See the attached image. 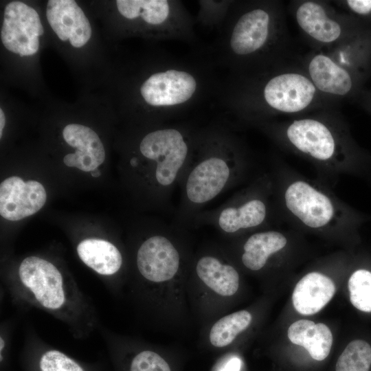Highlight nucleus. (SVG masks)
Wrapping results in <instances>:
<instances>
[{"instance_id": "25", "label": "nucleus", "mask_w": 371, "mask_h": 371, "mask_svg": "<svg viewBox=\"0 0 371 371\" xmlns=\"http://www.w3.org/2000/svg\"><path fill=\"white\" fill-rule=\"evenodd\" d=\"M234 0H199L195 23L216 32L223 25Z\"/></svg>"}, {"instance_id": "30", "label": "nucleus", "mask_w": 371, "mask_h": 371, "mask_svg": "<svg viewBox=\"0 0 371 371\" xmlns=\"http://www.w3.org/2000/svg\"><path fill=\"white\" fill-rule=\"evenodd\" d=\"M241 366V359L238 357H233L227 360L218 371H240Z\"/></svg>"}, {"instance_id": "1", "label": "nucleus", "mask_w": 371, "mask_h": 371, "mask_svg": "<svg viewBox=\"0 0 371 371\" xmlns=\"http://www.w3.org/2000/svg\"><path fill=\"white\" fill-rule=\"evenodd\" d=\"M280 148L307 161L330 187L349 175L371 186V153L354 138L337 108L274 120L254 126Z\"/></svg>"}, {"instance_id": "19", "label": "nucleus", "mask_w": 371, "mask_h": 371, "mask_svg": "<svg viewBox=\"0 0 371 371\" xmlns=\"http://www.w3.org/2000/svg\"><path fill=\"white\" fill-rule=\"evenodd\" d=\"M194 269L200 281L217 295L232 296L239 288L238 270L218 255L207 253L200 256Z\"/></svg>"}, {"instance_id": "7", "label": "nucleus", "mask_w": 371, "mask_h": 371, "mask_svg": "<svg viewBox=\"0 0 371 371\" xmlns=\"http://www.w3.org/2000/svg\"><path fill=\"white\" fill-rule=\"evenodd\" d=\"M282 223L269 172L258 176L219 207L199 212L192 225H210L225 236L239 238Z\"/></svg>"}, {"instance_id": "31", "label": "nucleus", "mask_w": 371, "mask_h": 371, "mask_svg": "<svg viewBox=\"0 0 371 371\" xmlns=\"http://www.w3.org/2000/svg\"><path fill=\"white\" fill-rule=\"evenodd\" d=\"M5 124V117L2 109H0V137H2L3 129Z\"/></svg>"}, {"instance_id": "2", "label": "nucleus", "mask_w": 371, "mask_h": 371, "mask_svg": "<svg viewBox=\"0 0 371 371\" xmlns=\"http://www.w3.org/2000/svg\"><path fill=\"white\" fill-rule=\"evenodd\" d=\"M217 93L223 107L244 126L339 105L318 91L300 54L263 70L227 74Z\"/></svg>"}, {"instance_id": "13", "label": "nucleus", "mask_w": 371, "mask_h": 371, "mask_svg": "<svg viewBox=\"0 0 371 371\" xmlns=\"http://www.w3.org/2000/svg\"><path fill=\"white\" fill-rule=\"evenodd\" d=\"M19 276L23 286L43 307L57 311L65 305L63 278L52 262L38 256L27 257L19 266Z\"/></svg>"}, {"instance_id": "4", "label": "nucleus", "mask_w": 371, "mask_h": 371, "mask_svg": "<svg viewBox=\"0 0 371 371\" xmlns=\"http://www.w3.org/2000/svg\"><path fill=\"white\" fill-rule=\"evenodd\" d=\"M253 163L252 153L232 125L215 123L199 128L194 150L180 183L181 202L175 225H192L202 208L242 182Z\"/></svg>"}, {"instance_id": "5", "label": "nucleus", "mask_w": 371, "mask_h": 371, "mask_svg": "<svg viewBox=\"0 0 371 371\" xmlns=\"http://www.w3.org/2000/svg\"><path fill=\"white\" fill-rule=\"evenodd\" d=\"M275 197L283 223L298 229L357 241L371 215L339 199L332 187L311 179L278 157L271 159Z\"/></svg>"}, {"instance_id": "33", "label": "nucleus", "mask_w": 371, "mask_h": 371, "mask_svg": "<svg viewBox=\"0 0 371 371\" xmlns=\"http://www.w3.org/2000/svg\"><path fill=\"white\" fill-rule=\"evenodd\" d=\"M91 174L94 177H98L100 175V171L98 169L91 172Z\"/></svg>"}, {"instance_id": "16", "label": "nucleus", "mask_w": 371, "mask_h": 371, "mask_svg": "<svg viewBox=\"0 0 371 371\" xmlns=\"http://www.w3.org/2000/svg\"><path fill=\"white\" fill-rule=\"evenodd\" d=\"M46 16L56 36L74 47L84 46L91 38L90 23L74 0H49Z\"/></svg>"}, {"instance_id": "26", "label": "nucleus", "mask_w": 371, "mask_h": 371, "mask_svg": "<svg viewBox=\"0 0 371 371\" xmlns=\"http://www.w3.org/2000/svg\"><path fill=\"white\" fill-rule=\"evenodd\" d=\"M28 371H87L75 359L54 349L46 350L27 363Z\"/></svg>"}, {"instance_id": "12", "label": "nucleus", "mask_w": 371, "mask_h": 371, "mask_svg": "<svg viewBox=\"0 0 371 371\" xmlns=\"http://www.w3.org/2000/svg\"><path fill=\"white\" fill-rule=\"evenodd\" d=\"M44 29L37 12L25 3L14 1L4 10L1 39L4 47L21 56H32L39 48Z\"/></svg>"}, {"instance_id": "32", "label": "nucleus", "mask_w": 371, "mask_h": 371, "mask_svg": "<svg viewBox=\"0 0 371 371\" xmlns=\"http://www.w3.org/2000/svg\"><path fill=\"white\" fill-rule=\"evenodd\" d=\"M4 346H5L4 340L2 339V337H1V339H0V352H1V355L2 354V352L3 351Z\"/></svg>"}, {"instance_id": "15", "label": "nucleus", "mask_w": 371, "mask_h": 371, "mask_svg": "<svg viewBox=\"0 0 371 371\" xmlns=\"http://www.w3.org/2000/svg\"><path fill=\"white\" fill-rule=\"evenodd\" d=\"M241 243L239 260L247 270L257 272L265 269L270 261L289 247L287 232L269 227L239 237Z\"/></svg>"}, {"instance_id": "23", "label": "nucleus", "mask_w": 371, "mask_h": 371, "mask_svg": "<svg viewBox=\"0 0 371 371\" xmlns=\"http://www.w3.org/2000/svg\"><path fill=\"white\" fill-rule=\"evenodd\" d=\"M370 366V344L363 339H355L339 357L335 371H369Z\"/></svg>"}, {"instance_id": "6", "label": "nucleus", "mask_w": 371, "mask_h": 371, "mask_svg": "<svg viewBox=\"0 0 371 371\" xmlns=\"http://www.w3.org/2000/svg\"><path fill=\"white\" fill-rule=\"evenodd\" d=\"M199 128L190 124L166 123L156 125L139 139L129 166L142 175L152 195L168 204L179 186L192 159Z\"/></svg>"}, {"instance_id": "24", "label": "nucleus", "mask_w": 371, "mask_h": 371, "mask_svg": "<svg viewBox=\"0 0 371 371\" xmlns=\"http://www.w3.org/2000/svg\"><path fill=\"white\" fill-rule=\"evenodd\" d=\"M348 288L352 306L360 311L371 313V269L356 268L348 278Z\"/></svg>"}, {"instance_id": "17", "label": "nucleus", "mask_w": 371, "mask_h": 371, "mask_svg": "<svg viewBox=\"0 0 371 371\" xmlns=\"http://www.w3.org/2000/svg\"><path fill=\"white\" fill-rule=\"evenodd\" d=\"M65 141L76 148L74 153L63 158L64 164L85 172H92L105 159V150L98 134L91 128L78 124H69L63 130Z\"/></svg>"}, {"instance_id": "22", "label": "nucleus", "mask_w": 371, "mask_h": 371, "mask_svg": "<svg viewBox=\"0 0 371 371\" xmlns=\"http://www.w3.org/2000/svg\"><path fill=\"white\" fill-rule=\"evenodd\" d=\"M251 319V314L246 310L234 312L221 317L210 330V344L220 348L228 346L240 333L248 328Z\"/></svg>"}, {"instance_id": "9", "label": "nucleus", "mask_w": 371, "mask_h": 371, "mask_svg": "<svg viewBox=\"0 0 371 371\" xmlns=\"http://www.w3.org/2000/svg\"><path fill=\"white\" fill-rule=\"evenodd\" d=\"M115 4L121 16L139 32L161 40L198 43L194 19L181 1L117 0Z\"/></svg>"}, {"instance_id": "10", "label": "nucleus", "mask_w": 371, "mask_h": 371, "mask_svg": "<svg viewBox=\"0 0 371 371\" xmlns=\"http://www.w3.org/2000/svg\"><path fill=\"white\" fill-rule=\"evenodd\" d=\"M300 60L318 91L337 104L352 102L365 88L366 80L338 65L324 51L311 49L300 54Z\"/></svg>"}, {"instance_id": "3", "label": "nucleus", "mask_w": 371, "mask_h": 371, "mask_svg": "<svg viewBox=\"0 0 371 371\" xmlns=\"http://www.w3.org/2000/svg\"><path fill=\"white\" fill-rule=\"evenodd\" d=\"M205 50L217 67L232 75L263 70L297 54L293 50L284 3L279 0H234Z\"/></svg>"}, {"instance_id": "29", "label": "nucleus", "mask_w": 371, "mask_h": 371, "mask_svg": "<svg viewBox=\"0 0 371 371\" xmlns=\"http://www.w3.org/2000/svg\"><path fill=\"white\" fill-rule=\"evenodd\" d=\"M352 102L371 116V88H364Z\"/></svg>"}, {"instance_id": "20", "label": "nucleus", "mask_w": 371, "mask_h": 371, "mask_svg": "<svg viewBox=\"0 0 371 371\" xmlns=\"http://www.w3.org/2000/svg\"><path fill=\"white\" fill-rule=\"evenodd\" d=\"M290 341L304 347L316 361H323L329 355L333 345V334L323 323H315L308 319H300L288 328Z\"/></svg>"}, {"instance_id": "14", "label": "nucleus", "mask_w": 371, "mask_h": 371, "mask_svg": "<svg viewBox=\"0 0 371 371\" xmlns=\"http://www.w3.org/2000/svg\"><path fill=\"white\" fill-rule=\"evenodd\" d=\"M46 199V191L41 183L24 181L12 176L0 185V214L8 221H19L39 211Z\"/></svg>"}, {"instance_id": "18", "label": "nucleus", "mask_w": 371, "mask_h": 371, "mask_svg": "<svg viewBox=\"0 0 371 371\" xmlns=\"http://www.w3.org/2000/svg\"><path fill=\"white\" fill-rule=\"evenodd\" d=\"M335 291V283L328 276L318 271L309 272L297 282L293 289V307L302 315H314L330 301Z\"/></svg>"}, {"instance_id": "28", "label": "nucleus", "mask_w": 371, "mask_h": 371, "mask_svg": "<svg viewBox=\"0 0 371 371\" xmlns=\"http://www.w3.org/2000/svg\"><path fill=\"white\" fill-rule=\"evenodd\" d=\"M342 11L371 23V0L333 1Z\"/></svg>"}, {"instance_id": "27", "label": "nucleus", "mask_w": 371, "mask_h": 371, "mask_svg": "<svg viewBox=\"0 0 371 371\" xmlns=\"http://www.w3.org/2000/svg\"><path fill=\"white\" fill-rule=\"evenodd\" d=\"M126 371H172L166 360L159 353L144 350L132 356L128 361Z\"/></svg>"}, {"instance_id": "21", "label": "nucleus", "mask_w": 371, "mask_h": 371, "mask_svg": "<svg viewBox=\"0 0 371 371\" xmlns=\"http://www.w3.org/2000/svg\"><path fill=\"white\" fill-rule=\"evenodd\" d=\"M80 260L96 273L111 276L121 268L123 258L119 249L111 243L99 238H87L77 247Z\"/></svg>"}, {"instance_id": "8", "label": "nucleus", "mask_w": 371, "mask_h": 371, "mask_svg": "<svg viewBox=\"0 0 371 371\" xmlns=\"http://www.w3.org/2000/svg\"><path fill=\"white\" fill-rule=\"evenodd\" d=\"M287 10L311 49L326 50L363 32L371 23L344 11L331 1L293 0Z\"/></svg>"}, {"instance_id": "11", "label": "nucleus", "mask_w": 371, "mask_h": 371, "mask_svg": "<svg viewBox=\"0 0 371 371\" xmlns=\"http://www.w3.org/2000/svg\"><path fill=\"white\" fill-rule=\"evenodd\" d=\"M183 264V252L170 228L167 233L148 237L137 251L136 265L139 273L153 283L174 279L181 273Z\"/></svg>"}]
</instances>
